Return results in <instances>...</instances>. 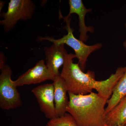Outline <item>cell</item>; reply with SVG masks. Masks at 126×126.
I'll return each mask as SVG.
<instances>
[{
    "label": "cell",
    "instance_id": "5bb4252c",
    "mask_svg": "<svg viewBox=\"0 0 126 126\" xmlns=\"http://www.w3.org/2000/svg\"><path fill=\"white\" fill-rule=\"evenodd\" d=\"M5 2H4V1H0V12H1V9H2V7H3V6H4V5H5Z\"/></svg>",
    "mask_w": 126,
    "mask_h": 126
},
{
    "label": "cell",
    "instance_id": "6da1fadb",
    "mask_svg": "<svg viewBox=\"0 0 126 126\" xmlns=\"http://www.w3.org/2000/svg\"><path fill=\"white\" fill-rule=\"evenodd\" d=\"M76 58L72 53L65 55L64 63L60 76L64 82L68 93L75 94L85 95L95 89L102 97L108 101L112 94L113 89L126 70V67H119L115 73L107 79L97 81L93 71L84 73L78 63H75Z\"/></svg>",
    "mask_w": 126,
    "mask_h": 126
},
{
    "label": "cell",
    "instance_id": "7c38bea8",
    "mask_svg": "<svg viewBox=\"0 0 126 126\" xmlns=\"http://www.w3.org/2000/svg\"><path fill=\"white\" fill-rule=\"evenodd\" d=\"M126 95V70L113 89L112 94L107 103V115L112 110L121 99Z\"/></svg>",
    "mask_w": 126,
    "mask_h": 126
},
{
    "label": "cell",
    "instance_id": "ba28073f",
    "mask_svg": "<svg viewBox=\"0 0 126 126\" xmlns=\"http://www.w3.org/2000/svg\"><path fill=\"white\" fill-rule=\"evenodd\" d=\"M69 11L67 16L63 18L64 20H67L72 14H76L78 16L79 25V38L81 41L86 42L88 39L87 33L89 32L93 33L94 29L92 26H87L85 23V16L86 14L92 11L90 9L85 7L82 0H69Z\"/></svg>",
    "mask_w": 126,
    "mask_h": 126
},
{
    "label": "cell",
    "instance_id": "3957f363",
    "mask_svg": "<svg viewBox=\"0 0 126 126\" xmlns=\"http://www.w3.org/2000/svg\"><path fill=\"white\" fill-rule=\"evenodd\" d=\"M66 22L65 29L67 34L61 38L55 39L53 37H38V41L47 40L56 44H66L72 48L74 51L76 58L78 60V63L82 70H85L86 63L89 56L92 53L100 49L102 47L101 43H97L92 45H88L84 42L77 39L73 34V30L70 27V18L67 20H64Z\"/></svg>",
    "mask_w": 126,
    "mask_h": 126
},
{
    "label": "cell",
    "instance_id": "52a82bcc",
    "mask_svg": "<svg viewBox=\"0 0 126 126\" xmlns=\"http://www.w3.org/2000/svg\"><path fill=\"white\" fill-rule=\"evenodd\" d=\"M32 92L36 97L40 110L46 117L50 120L57 118L53 83L38 86L33 89Z\"/></svg>",
    "mask_w": 126,
    "mask_h": 126
},
{
    "label": "cell",
    "instance_id": "9c48e42d",
    "mask_svg": "<svg viewBox=\"0 0 126 126\" xmlns=\"http://www.w3.org/2000/svg\"><path fill=\"white\" fill-rule=\"evenodd\" d=\"M44 50L47 68L55 77L59 76V69L63 65L65 55L68 53L64 45L53 44L49 47H45Z\"/></svg>",
    "mask_w": 126,
    "mask_h": 126
},
{
    "label": "cell",
    "instance_id": "30bf717a",
    "mask_svg": "<svg viewBox=\"0 0 126 126\" xmlns=\"http://www.w3.org/2000/svg\"><path fill=\"white\" fill-rule=\"evenodd\" d=\"M55 106L57 118L62 116L67 113L69 103L67 90L64 81L59 76L55 77L53 80Z\"/></svg>",
    "mask_w": 126,
    "mask_h": 126
},
{
    "label": "cell",
    "instance_id": "277c9868",
    "mask_svg": "<svg viewBox=\"0 0 126 126\" xmlns=\"http://www.w3.org/2000/svg\"><path fill=\"white\" fill-rule=\"evenodd\" d=\"M35 9V5L31 0H11L7 12L0 13L3 19L0 21V25L3 26L5 32H9L19 21L32 19Z\"/></svg>",
    "mask_w": 126,
    "mask_h": 126
},
{
    "label": "cell",
    "instance_id": "7a4b0ae2",
    "mask_svg": "<svg viewBox=\"0 0 126 126\" xmlns=\"http://www.w3.org/2000/svg\"><path fill=\"white\" fill-rule=\"evenodd\" d=\"M69 103L67 112L73 118L78 126H106L105 106L108 101L97 93L85 95L68 93Z\"/></svg>",
    "mask_w": 126,
    "mask_h": 126
},
{
    "label": "cell",
    "instance_id": "4fadbf2b",
    "mask_svg": "<svg viewBox=\"0 0 126 126\" xmlns=\"http://www.w3.org/2000/svg\"><path fill=\"white\" fill-rule=\"evenodd\" d=\"M46 126H78L73 118L67 112L60 117L50 119Z\"/></svg>",
    "mask_w": 126,
    "mask_h": 126
},
{
    "label": "cell",
    "instance_id": "5b68a950",
    "mask_svg": "<svg viewBox=\"0 0 126 126\" xmlns=\"http://www.w3.org/2000/svg\"><path fill=\"white\" fill-rule=\"evenodd\" d=\"M12 70L6 65L0 75V108L5 110L15 109L21 106L20 94L12 79Z\"/></svg>",
    "mask_w": 126,
    "mask_h": 126
},
{
    "label": "cell",
    "instance_id": "9a60e30c",
    "mask_svg": "<svg viewBox=\"0 0 126 126\" xmlns=\"http://www.w3.org/2000/svg\"><path fill=\"white\" fill-rule=\"evenodd\" d=\"M125 28L126 29V23L125 24ZM123 47H124V48H125V50L126 51V41L124 42L123 44Z\"/></svg>",
    "mask_w": 126,
    "mask_h": 126
},
{
    "label": "cell",
    "instance_id": "2e32d148",
    "mask_svg": "<svg viewBox=\"0 0 126 126\" xmlns=\"http://www.w3.org/2000/svg\"><path fill=\"white\" fill-rule=\"evenodd\" d=\"M106 126H108V125H107Z\"/></svg>",
    "mask_w": 126,
    "mask_h": 126
},
{
    "label": "cell",
    "instance_id": "e0dca14e",
    "mask_svg": "<svg viewBox=\"0 0 126 126\" xmlns=\"http://www.w3.org/2000/svg\"><path fill=\"white\" fill-rule=\"evenodd\" d=\"M126 126V125H125V126Z\"/></svg>",
    "mask_w": 126,
    "mask_h": 126
},
{
    "label": "cell",
    "instance_id": "8992f818",
    "mask_svg": "<svg viewBox=\"0 0 126 126\" xmlns=\"http://www.w3.org/2000/svg\"><path fill=\"white\" fill-rule=\"evenodd\" d=\"M55 78L54 75L47 68L45 60H42L14 81V83L17 87L40 83L47 80L53 81Z\"/></svg>",
    "mask_w": 126,
    "mask_h": 126
},
{
    "label": "cell",
    "instance_id": "8fae6325",
    "mask_svg": "<svg viewBox=\"0 0 126 126\" xmlns=\"http://www.w3.org/2000/svg\"><path fill=\"white\" fill-rule=\"evenodd\" d=\"M108 126H124L126 125V95L114 108L106 115Z\"/></svg>",
    "mask_w": 126,
    "mask_h": 126
}]
</instances>
